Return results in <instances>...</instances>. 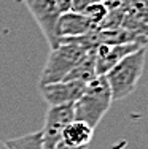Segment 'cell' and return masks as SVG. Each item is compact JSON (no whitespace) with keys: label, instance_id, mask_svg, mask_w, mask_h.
I'll use <instances>...</instances> for the list:
<instances>
[{"label":"cell","instance_id":"cell-6","mask_svg":"<svg viewBox=\"0 0 148 149\" xmlns=\"http://www.w3.org/2000/svg\"><path fill=\"white\" fill-rule=\"evenodd\" d=\"M142 48V45L135 41H128V43H102L94 49V57H96V73L97 76H104L107 72L119 62L128 54L137 51Z\"/></svg>","mask_w":148,"mask_h":149},{"label":"cell","instance_id":"cell-2","mask_svg":"<svg viewBox=\"0 0 148 149\" xmlns=\"http://www.w3.org/2000/svg\"><path fill=\"white\" fill-rule=\"evenodd\" d=\"M145 57L147 48L142 46L137 51L123 57L110 72L104 74L110 86L113 102L123 100L137 89V84H139L143 74V68H145Z\"/></svg>","mask_w":148,"mask_h":149},{"label":"cell","instance_id":"cell-3","mask_svg":"<svg viewBox=\"0 0 148 149\" xmlns=\"http://www.w3.org/2000/svg\"><path fill=\"white\" fill-rule=\"evenodd\" d=\"M112 102V91L105 76H96L86 84L83 95L73 103L75 119L83 120L96 130L105 113L110 109Z\"/></svg>","mask_w":148,"mask_h":149},{"label":"cell","instance_id":"cell-11","mask_svg":"<svg viewBox=\"0 0 148 149\" xmlns=\"http://www.w3.org/2000/svg\"><path fill=\"white\" fill-rule=\"evenodd\" d=\"M5 143L8 149H45L41 130L22 135L18 138H11V140H6Z\"/></svg>","mask_w":148,"mask_h":149},{"label":"cell","instance_id":"cell-14","mask_svg":"<svg viewBox=\"0 0 148 149\" xmlns=\"http://www.w3.org/2000/svg\"><path fill=\"white\" fill-rule=\"evenodd\" d=\"M54 149H81V148H75V146H70V144H67V143H65V141L59 140L58 143H56Z\"/></svg>","mask_w":148,"mask_h":149},{"label":"cell","instance_id":"cell-4","mask_svg":"<svg viewBox=\"0 0 148 149\" xmlns=\"http://www.w3.org/2000/svg\"><path fill=\"white\" fill-rule=\"evenodd\" d=\"M22 2L30 11L35 22L38 24L49 48H58L61 43V38L58 33V22L61 11L56 6V3L53 0H22Z\"/></svg>","mask_w":148,"mask_h":149},{"label":"cell","instance_id":"cell-1","mask_svg":"<svg viewBox=\"0 0 148 149\" xmlns=\"http://www.w3.org/2000/svg\"><path fill=\"white\" fill-rule=\"evenodd\" d=\"M89 49H94L88 35L76 38H62L58 48L51 49L40 74L38 86L64 81L67 73L81 60Z\"/></svg>","mask_w":148,"mask_h":149},{"label":"cell","instance_id":"cell-7","mask_svg":"<svg viewBox=\"0 0 148 149\" xmlns=\"http://www.w3.org/2000/svg\"><path fill=\"white\" fill-rule=\"evenodd\" d=\"M88 83L83 81H59V83L43 84L40 87V94L49 106L54 105H69L75 103L83 95Z\"/></svg>","mask_w":148,"mask_h":149},{"label":"cell","instance_id":"cell-12","mask_svg":"<svg viewBox=\"0 0 148 149\" xmlns=\"http://www.w3.org/2000/svg\"><path fill=\"white\" fill-rule=\"evenodd\" d=\"M108 13H110V11H108V8H107V3H104V2H96V3H91V5H88L86 8H84L83 15L89 17L91 22H93L94 26H97V24L105 22Z\"/></svg>","mask_w":148,"mask_h":149},{"label":"cell","instance_id":"cell-10","mask_svg":"<svg viewBox=\"0 0 148 149\" xmlns=\"http://www.w3.org/2000/svg\"><path fill=\"white\" fill-rule=\"evenodd\" d=\"M96 49V48H94ZM94 49H89L86 56L67 73L64 81H83V83H89L91 79L97 76L96 73V57H94Z\"/></svg>","mask_w":148,"mask_h":149},{"label":"cell","instance_id":"cell-5","mask_svg":"<svg viewBox=\"0 0 148 149\" xmlns=\"http://www.w3.org/2000/svg\"><path fill=\"white\" fill-rule=\"evenodd\" d=\"M72 120H75L73 103L49 106L46 114H45V124L41 129L45 149H54L56 143L61 140L64 129Z\"/></svg>","mask_w":148,"mask_h":149},{"label":"cell","instance_id":"cell-13","mask_svg":"<svg viewBox=\"0 0 148 149\" xmlns=\"http://www.w3.org/2000/svg\"><path fill=\"white\" fill-rule=\"evenodd\" d=\"M53 2L59 8L61 15L62 13H67V11H72V0H53Z\"/></svg>","mask_w":148,"mask_h":149},{"label":"cell","instance_id":"cell-15","mask_svg":"<svg viewBox=\"0 0 148 149\" xmlns=\"http://www.w3.org/2000/svg\"><path fill=\"white\" fill-rule=\"evenodd\" d=\"M137 2H139V5L142 6V8L148 10V0H137Z\"/></svg>","mask_w":148,"mask_h":149},{"label":"cell","instance_id":"cell-9","mask_svg":"<svg viewBox=\"0 0 148 149\" xmlns=\"http://www.w3.org/2000/svg\"><path fill=\"white\" fill-rule=\"evenodd\" d=\"M93 135H94L93 127L88 125L86 122H83V120L75 119L64 129L61 140L65 141L67 144H70V146L88 149L91 140H93Z\"/></svg>","mask_w":148,"mask_h":149},{"label":"cell","instance_id":"cell-8","mask_svg":"<svg viewBox=\"0 0 148 149\" xmlns=\"http://www.w3.org/2000/svg\"><path fill=\"white\" fill-rule=\"evenodd\" d=\"M96 26L91 22L88 16L83 13L76 11H67L59 16L58 22V33L59 38H76V37H84V35L91 33Z\"/></svg>","mask_w":148,"mask_h":149},{"label":"cell","instance_id":"cell-16","mask_svg":"<svg viewBox=\"0 0 148 149\" xmlns=\"http://www.w3.org/2000/svg\"><path fill=\"white\" fill-rule=\"evenodd\" d=\"M0 149H8V146H6L5 141H0Z\"/></svg>","mask_w":148,"mask_h":149}]
</instances>
